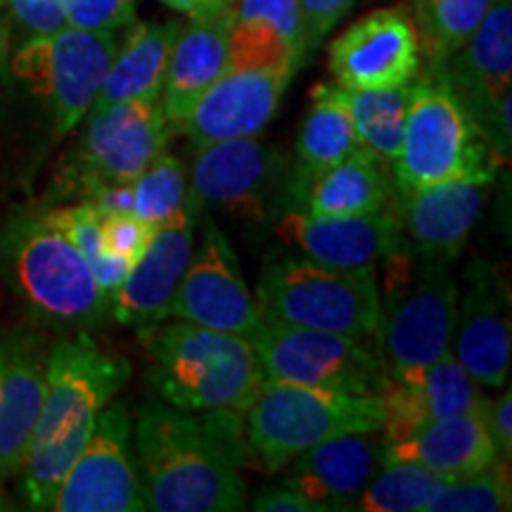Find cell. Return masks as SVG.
Masks as SVG:
<instances>
[{"instance_id": "6da1fadb", "label": "cell", "mask_w": 512, "mask_h": 512, "mask_svg": "<svg viewBox=\"0 0 512 512\" xmlns=\"http://www.w3.org/2000/svg\"><path fill=\"white\" fill-rule=\"evenodd\" d=\"M133 446L147 510L235 512L247 508L240 467L247 439L240 413H185L145 403L133 422Z\"/></svg>"}, {"instance_id": "7a4b0ae2", "label": "cell", "mask_w": 512, "mask_h": 512, "mask_svg": "<svg viewBox=\"0 0 512 512\" xmlns=\"http://www.w3.org/2000/svg\"><path fill=\"white\" fill-rule=\"evenodd\" d=\"M131 366L88 330L50 347L46 396L24 460L22 494L31 510H53L57 489L91 437L102 408L126 387Z\"/></svg>"}, {"instance_id": "3957f363", "label": "cell", "mask_w": 512, "mask_h": 512, "mask_svg": "<svg viewBox=\"0 0 512 512\" xmlns=\"http://www.w3.org/2000/svg\"><path fill=\"white\" fill-rule=\"evenodd\" d=\"M147 377L157 394L185 413H247L266 375L247 337L188 323L162 320L138 328Z\"/></svg>"}, {"instance_id": "277c9868", "label": "cell", "mask_w": 512, "mask_h": 512, "mask_svg": "<svg viewBox=\"0 0 512 512\" xmlns=\"http://www.w3.org/2000/svg\"><path fill=\"white\" fill-rule=\"evenodd\" d=\"M0 278L41 325L93 330L112 318L110 297L72 242L41 214H12L0 228Z\"/></svg>"}, {"instance_id": "5b68a950", "label": "cell", "mask_w": 512, "mask_h": 512, "mask_svg": "<svg viewBox=\"0 0 512 512\" xmlns=\"http://www.w3.org/2000/svg\"><path fill=\"white\" fill-rule=\"evenodd\" d=\"M380 264L384 302L380 299L375 347L389 377L413 373L451 354L458 311L451 261L415 252L403 240Z\"/></svg>"}, {"instance_id": "8992f818", "label": "cell", "mask_w": 512, "mask_h": 512, "mask_svg": "<svg viewBox=\"0 0 512 512\" xmlns=\"http://www.w3.org/2000/svg\"><path fill=\"white\" fill-rule=\"evenodd\" d=\"M498 157L456 95L437 74L411 81V105L399 155L392 162L399 195L472 178L494 181Z\"/></svg>"}, {"instance_id": "52a82bcc", "label": "cell", "mask_w": 512, "mask_h": 512, "mask_svg": "<svg viewBox=\"0 0 512 512\" xmlns=\"http://www.w3.org/2000/svg\"><path fill=\"white\" fill-rule=\"evenodd\" d=\"M380 299L373 266L335 268L306 256L268 259L256 287L261 316L361 339L375 337Z\"/></svg>"}, {"instance_id": "ba28073f", "label": "cell", "mask_w": 512, "mask_h": 512, "mask_svg": "<svg viewBox=\"0 0 512 512\" xmlns=\"http://www.w3.org/2000/svg\"><path fill=\"white\" fill-rule=\"evenodd\" d=\"M382 420L380 396L266 380L247 408L245 439L266 470H280L297 453L328 439L380 432Z\"/></svg>"}, {"instance_id": "9c48e42d", "label": "cell", "mask_w": 512, "mask_h": 512, "mask_svg": "<svg viewBox=\"0 0 512 512\" xmlns=\"http://www.w3.org/2000/svg\"><path fill=\"white\" fill-rule=\"evenodd\" d=\"M174 128L159 100H128L93 110L55 178L60 195L88 202L105 185L133 183L166 150Z\"/></svg>"}, {"instance_id": "30bf717a", "label": "cell", "mask_w": 512, "mask_h": 512, "mask_svg": "<svg viewBox=\"0 0 512 512\" xmlns=\"http://www.w3.org/2000/svg\"><path fill=\"white\" fill-rule=\"evenodd\" d=\"M266 380L304 384L356 396H380L389 373L368 339L261 316L249 337Z\"/></svg>"}, {"instance_id": "8fae6325", "label": "cell", "mask_w": 512, "mask_h": 512, "mask_svg": "<svg viewBox=\"0 0 512 512\" xmlns=\"http://www.w3.org/2000/svg\"><path fill=\"white\" fill-rule=\"evenodd\" d=\"M294 164L259 138L197 147L188 185L197 209L214 207L230 219L266 226L292 207Z\"/></svg>"}, {"instance_id": "7c38bea8", "label": "cell", "mask_w": 512, "mask_h": 512, "mask_svg": "<svg viewBox=\"0 0 512 512\" xmlns=\"http://www.w3.org/2000/svg\"><path fill=\"white\" fill-rule=\"evenodd\" d=\"M117 50V31L64 27L24 43L12 72L48 102L55 133L67 136L91 112Z\"/></svg>"}, {"instance_id": "4fadbf2b", "label": "cell", "mask_w": 512, "mask_h": 512, "mask_svg": "<svg viewBox=\"0 0 512 512\" xmlns=\"http://www.w3.org/2000/svg\"><path fill=\"white\" fill-rule=\"evenodd\" d=\"M451 88L463 110L482 131L498 162L510 157V76H512V3L494 0L463 48L430 67Z\"/></svg>"}, {"instance_id": "5bb4252c", "label": "cell", "mask_w": 512, "mask_h": 512, "mask_svg": "<svg viewBox=\"0 0 512 512\" xmlns=\"http://www.w3.org/2000/svg\"><path fill=\"white\" fill-rule=\"evenodd\" d=\"M57 512H143V484L133 453V415L110 401L57 489Z\"/></svg>"}, {"instance_id": "9a60e30c", "label": "cell", "mask_w": 512, "mask_h": 512, "mask_svg": "<svg viewBox=\"0 0 512 512\" xmlns=\"http://www.w3.org/2000/svg\"><path fill=\"white\" fill-rule=\"evenodd\" d=\"M169 318L247 339L259 328L261 311L242 275L238 254L211 219L204 221L200 249L192 252L171 299Z\"/></svg>"}, {"instance_id": "2e32d148", "label": "cell", "mask_w": 512, "mask_h": 512, "mask_svg": "<svg viewBox=\"0 0 512 512\" xmlns=\"http://www.w3.org/2000/svg\"><path fill=\"white\" fill-rule=\"evenodd\" d=\"M328 67L337 86L349 91L406 86L420 74L415 22L399 8L368 12L330 43Z\"/></svg>"}, {"instance_id": "e0dca14e", "label": "cell", "mask_w": 512, "mask_h": 512, "mask_svg": "<svg viewBox=\"0 0 512 512\" xmlns=\"http://www.w3.org/2000/svg\"><path fill=\"white\" fill-rule=\"evenodd\" d=\"M453 356L482 389H498L510 373L508 278L491 261H470L458 292Z\"/></svg>"}, {"instance_id": "ac0fdd59", "label": "cell", "mask_w": 512, "mask_h": 512, "mask_svg": "<svg viewBox=\"0 0 512 512\" xmlns=\"http://www.w3.org/2000/svg\"><path fill=\"white\" fill-rule=\"evenodd\" d=\"M50 347L27 325L0 328V479L19 475L46 396Z\"/></svg>"}, {"instance_id": "d6986e66", "label": "cell", "mask_w": 512, "mask_h": 512, "mask_svg": "<svg viewBox=\"0 0 512 512\" xmlns=\"http://www.w3.org/2000/svg\"><path fill=\"white\" fill-rule=\"evenodd\" d=\"M287 69H228L190 112L181 133L204 147L233 138H256L278 112L292 81Z\"/></svg>"}, {"instance_id": "ffe728a7", "label": "cell", "mask_w": 512, "mask_h": 512, "mask_svg": "<svg viewBox=\"0 0 512 512\" xmlns=\"http://www.w3.org/2000/svg\"><path fill=\"white\" fill-rule=\"evenodd\" d=\"M278 219L275 235L285 245L335 268H375L403 242L399 216L389 207L363 216H313L287 209Z\"/></svg>"}, {"instance_id": "44dd1931", "label": "cell", "mask_w": 512, "mask_h": 512, "mask_svg": "<svg viewBox=\"0 0 512 512\" xmlns=\"http://www.w3.org/2000/svg\"><path fill=\"white\" fill-rule=\"evenodd\" d=\"M197 219L200 209L192 202L176 221L155 230L143 256L114 292L110 313L117 323L138 330L169 318L171 299L195 252Z\"/></svg>"}, {"instance_id": "7402d4cb", "label": "cell", "mask_w": 512, "mask_h": 512, "mask_svg": "<svg viewBox=\"0 0 512 512\" xmlns=\"http://www.w3.org/2000/svg\"><path fill=\"white\" fill-rule=\"evenodd\" d=\"M382 437L387 444L411 437L434 420L456 413L484 411L489 399L456 356L446 354L430 366L389 377L382 389Z\"/></svg>"}, {"instance_id": "603a6c76", "label": "cell", "mask_w": 512, "mask_h": 512, "mask_svg": "<svg viewBox=\"0 0 512 512\" xmlns=\"http://www.w3.org/2000/svg\"><path fill=\"white\" fill-rule=\"evenodd\" d=\"M382 463V434H342L287 460L283 484L316 505L318 512H349L356 510L358 496Z\"/></svg>"}, {"instance_id": "cb8c5ba5", "label": "cell", "mask_w": 512, "mask_h": 512, "mask_svg": "<svg viewBox=\"0 0 512 512\" xmlns=\"http://www.w3.org/2000/svg\"><path fill=\"white\" fill-rule=\"evenodd\" d=\"M489 181H448L399 195L396 216L406 245L420 254L456 261L489 197Z\"/></svg>"}, {"instance_id": "d4e9b609", "label": "cell", "mask_w": 512, "mask_h": 512, "mask_svg": "<svg viewBox=\"0 0 512 512\" xmlns=\"http://www.w3.org/2000/svg\"><path fill=\"white\" fill-rule=\"evenodd\" d=\"M228 69H287L297 74L306 55L299 0H230Z\"/></svg>"}, {"instance_id": "484cf974", "label": "cell", "mask_w": 512, "mask_h": 512, "mask_svg": "<svg viewBox=\"0 0 512 512\" xmlns=\"http://www.w3.org/2000/svg\"><path fill=\"white\" fill-rule=\"evenodd\" d=\"M228 72V10L192 17L178 31L162 86V107L174 133L183 128L204 93Z\"/></svg>"}, {"instance_id": "4316f807", "label": "cell", "mask_w": 512, "mask_h": 512, "mask_svg": "<svg viewBox=\"0 0 512 512\" xmlns=\"http://www.w3.org/2000/svg\"><path fill=\"white\" fill-rule=\"evenodd\" d=\"M486 408L434 420L411 437L392 444L384 441V460L418 463L448 477H463L482 470L501 458L489 432Z\"/></svg>"}, {"instance_id": "83f0119b", "label": "cell", "mask_w": 512, "mask_h": 512, "mask_svg": "<svg viewBox=\"0 0 512 512\" xmlns=\"http://www.w3.org/2000/svg\"><path fill=\"white\" fill-rule=\"evenodd\" d=\"M392 202L387 166L366 147L358 145L351 155L330 169L292 181V207L313 216H363L375 214Z\"/></svg>"}, {"instance_id": "f1b7e54d", "label": "cell", "mask_w": 512, "mask_h": 512, "mask_svg": "<svg viewBox=\"0 0 512 512\" xmlns=\"http://www.w3.org/2000/svg\"><path fill=\"white\" fill-rule=\"evenodd\" d=\"M178 31L181 24L174 19L138 24L126 46L114 55L91 112L128 100H159Z\"/></svg>"}, {"instance_id": "f546056e", "label": "cell", "mask_w": 512, "mask_h": 512, "mask_svg": "<svg viewBox=\"0 0 512 512\" xmlns=\"http://www.w3.org/2000/svg\"><path fill=\"white\" fill-rule=\"evenodd\" d=\"M311 98L309 112L304 114L302 126H299L292 181H306L330 169L358 147L354 121L344 102L339 100L337 86L318 83Z\"/></svg>"}, {"instance_id": "4dcf8cb0", "label": "cell", "mask_w": 512, "mask_h": 512, "mask_svg": "<svg viewBox=\"0 0 512 512\" xmlns=\"http://www.w3.org/2000/svg\"><path fill=\"white\" fill-rule=\"evenodd\" d=\"M337 95L354 121L358 145L366 147L370 155H375L389 169L399 155L408 105H411V83L399 88H380V91H349L337 86Z\"/></svg>"}, {"instance_id": "1f68e13d", "label": "cell", "mask_w": 512, "mask_h": 512, "mask_svg": "<svg viewBox=\"0 0 512 512\" xmlns=\"http://www.w3.org/2000/svg\"><path fill=\"white\" fill-rule=\"evenodd\" d=\"M494 0H415L420 53L437 67L475 34Z\"/></svg>"}, {"instance_id": "d6a6232c", "label": "cell", "mask_w": 512, "mask_h": 512, "mask_svg": "<svg viewBox=\"0 0 512 512\" xmlns=\"http://www.w3.org/2000/svg\"><path fill=\"white\" fill-rule=\"evenodd\" d=\"M444 472L403 460H384L375 477L358 496L361 512H427L432 498L444 486Z\"/></svg>"}, {"instance_id": "836d02e7", "label": "cell", "mask_w": 512, "mask_h": 512, "mask_svg": "<svg viewBox=\"0 0 512 512\" xmlns=\"http://www.w3.org/2000/svg\"><path fill=\"white\" fill-rule=\"evenodd\" d=\"M41 216L79 249V254L88 261V266H91L100 290L105 292L112 302L114 292L119 290V285L124 283L128 271H131V264H128L126 259H119V256L107 254L105 247H102L100 211L95 209L91 202H81L74 204V207L50 209Z\"/></svg>"}, {"instance_id": "e575fe53", "label": "cell", "mask_w": 512, "mask_h": 512, "mask_svg": "<svg viewBox=\"0 0 512 512\" xmlns=\"http://www.w3.org/2000/svg\"><path fill=\"white\" fill-rule=\"evenodd\" d=\"M131 188L133 216L150 223L155 230L176 221L192 204L188 174L183 164L166 150L140 171Z\"/></svg>"}, {"instance_id": "d590c367", "label": "cell", "mask_w": 512, "mask_h": 512, "mask_svg": "<svg viewBox=\"0 0 512 512\" xmlns=\"http://www.w3.org/2000/svg\"><path fill=\"white\" fill-rule=\"evenodd\" d=\"M512 508V482L508 460L494 463L453 477L432 498L427 512H503Z\"/></svg>"}, {"instance_id": "8d00e7d4", "label": "cell", "mask_w": 512, "mask_h": 512, "mask_svg": "<svg viewBox=\"0 0 512 512\" xmlns=\"http://www.w3.org/2000/svg\"><path fill=\"white\" fill-rule=\"evenodd\" d=\"M136 19V0H67V27L117 31Z\"/></svg>"}, {"instance_id": "74e56055", "label": "cell", "mask_w": 512, "mask_h": 512, "mask_svg": "<svg viewBox=\"0 0 512 512\" xmlns=\"http://www.w3.org/2000/svg\"><path fill=\"white\" fill-rule=\"evenodd\" d=\"M102 233V247L107 254L126 259L128 264H136L143 256V252L150 245L155 228L150 223L140 221L133 214H121V216H105L100 223Z\"/></svg>"}, {"instance_id": "f35d334b", "label": "cell", "mask_w": 512, "mask_h": 512, "mask_svg": "<svg viewBox=\"0 0 512 512\" xmlns=\"http://www.w3.org/2000/svg\"><path fill=\"white\" fill-rule=\"evenodd\" d=\"M12 17L34 36L67 27V0H8Z\"/></svg>"}, {"instance_id": "ab89813d", "label": "cell", "mask_w": 512, "mask_h": 512, "mask_svg": "<svg viewBox=\"0 0 512 512\" xmlns=\"http://www.w3.org/2000/svg\"><path fill=\"white\" fill-rule=\"evenodd\" d=\"M356 3L358 0H299L306 50L316 48Z\"/></svg>"}, {"instance_id": "60d3db41", "label": "cell", "mask_w": 512, "mask_h": 512, "mask_svg": "<svg viewBox=\"0 0 512 512\" xmlns=\"http://www.w3.org/2000/svg\"><path fill=\"white\" fill-rule=\"evenodd\" d=\"M249 510L256 512H318L313 503L306 501L302 494L290 489V486H266L259 494L252 496Z\"/></svg>"}, {"instance_id": "b9f144b4", "label": "cell", "mask_w": 512, "mask_h": 512, "mask_svg": "<svg viewBox=\"0 0 512 512\" xmlns=\"http://www.w3.org/2000/svg\"><path fill=\"white\" fill-rule=\"evenodd\" d=\"M486 422H489V432L491 437H494L498 456H505V460H510L512 456V392L510 389H505L496 401H489V408H486Z\"/></svg>"}, {"instance_id": "7bdbcfd3", "label": "cell", "mask_w": 512, "mask_h": 512, "mask_svg": "<svg viewBox=\"0 0 512 512\" xmlns=\"http://www.w3.org/2000/svg\"><path fill=\"white\" fill-rule=\"evenodd\" d=\"M159 3H164L166 8L181 12V15H188L190 19L200 17L204 10V0H159Z\"/></svg>"}, {"instance_id": "ee69618b", "label": "cell", "mask_w": 512, "mask_h": 512, "mask_svg": "<svg viewBox=\"0 0 512 512\" xmlns=\"http://www.w3.org/2000/svg\"><path fill=\"white\" fill-rule=\"evenodd\" d=\"M5 60H8V27L0 19V72H3Z\"/></svg>"}, {"instance_id": "f6af8a7d", "label": "cell", "mask_w": 512, "mask_h": 512, "mask_svg": "<svg viewBox=\"0 0 512 512\" xmlns=\"http://www.w3.org/2000/svg\"><path fill=\"white\" fill-rule=\"evenodd\" d=\"M226 5H228V0H204V10H202L200 17L216 15V12L226 10Z\"/></svg>"}, {"instance_id": "bcb514c9", "label": "cell", "mask_w": 512, "mask_h": 512, "mask_svg": "<svg viewBox=\"0 0 512 512\" xmlns=\"http://www.w3.org/2000/svg\"><path fill=\"white\" fill-rule=\"evenodd\" d=\"M3 508H8V505H5V498H3V494H0V510Z\"/></svg>"}, {"instance_id": "7dc6e473", "label": "cell", "mask_w": 512, "mask_h": 512, "mask_svg": "<svg viewBox=\"0 0 512 512\" xmlns=\"http://www.w3.org/2000/svg\"><path fill=\"white\" fill-rule=\"evenodd\" d=\"M0 3H3V0H0Z\"/></svg>"}, {"instance_id": "c3c4849f", "label": "cell", "mask_w": 512, "mask_h": 512, "mask_svg": "<svg viewBox=\"0 0 512 512\" xmlns=\"http://www.w3.org/2000/svg\"><path fill=\"white\" fill-rule=\"evenodd\" d=\"M228 3H230V0H228Z\"/></svg>"}]
</instances>
